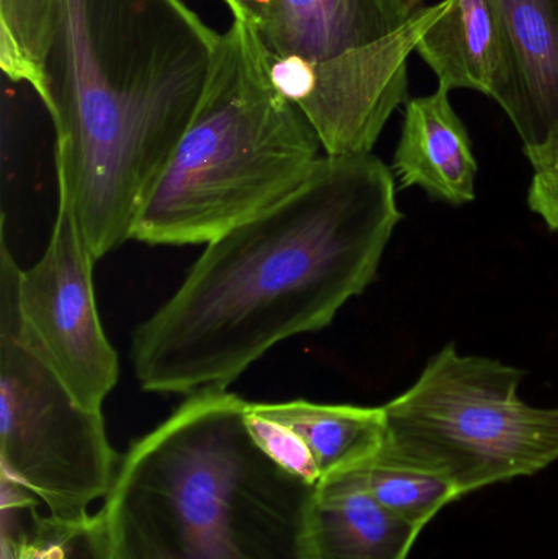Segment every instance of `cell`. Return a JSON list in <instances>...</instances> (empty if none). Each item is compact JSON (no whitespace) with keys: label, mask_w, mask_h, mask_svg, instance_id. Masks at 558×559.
Wrapping results in <instances>:
<instances>
[{"label":"cell","mask_w":558,"mask_h":559,"mask_svg":"<svg viewBox=\"0 0 558 559\" xmlns=\"http://www.w3.org/2000/svg\"><path fill=\"white\" fill-rule=\"evenodd\" d=\"M402 218L392 167L373 153L324 154L300 189L209 242L134 329L141 390H228L275 345L327 328L377 277Z\"/></svg>","instance_id":"6da1fadb"},{"label":"cell","mask_w":558,"mask_h":559,"mask_svg":"<svg viewBox=\"0 0 558 559\" xmlns=\"http://www.w3.org/2000/svg\"><path fill=\"white\" fill-rule=\"evenodd\" d=\"M218 39L183 0H58L43 105L58 189L95 261L131 241L195 117Z\"/></svg>","instance_id":"7a4b0ae2"},{"label":"cell","mask_w":558,"mask_h":559,"mask_svg":"<svg viewBox=\"0 0 558 559\" xmlns=\"http://www.w3.org/2000/svg\"><path fill=\"white\" fill-rule=\"evenodd\" d=\"M248 401L206 388L133 443L102 508L117 559H313L318 485L249 432Z\"/></svg>","instance_id":"3957f363"},{"label":"cell","mask_w":558,"mask_h":559,"mask_svg":"<svg viewBox=\"0 0 558 559\" xmlns=\"http://www.w3.org/2000/svg\"><path fill=\"white\" fill-rule=\"evenodd\" d=\"M324 154L307 118L275 87L261 35L233 20L131 241L206 246L300 189Z\"/></svg>","instance_id":"277c9868"},{"label":"cell","mask_w":558,"mask_h":559,"mask_svg":"<svg viewBox=\"0 0 558 559\" xmlns=\"http://www.w3.org/2000/svg\"><path fill=\"white\" fill-rule=\"evenodd\" d=\"M523 380L520 368L446 345L383 406L379 455L441 476L461 498L543 472L558 460V406L521 400Z\"/></svg>","instance_id":"5b68a950"},{"label":"cell","mask_w":558,"mask_h":559,"mask_svg":"<svg viewBox=\"0 0 558 559\" xmlns=\"http://www.w3.org/2000/svg\"><path fill=\"white\" fill-rule=\"evenodd\" d=\"M20 265L0 248V465L2 478L26 489L49 514H88L114 488L121 460L102 411L75 400L20 329Z\"/></svg>","instance_id":"8992f818"},{"label":"cell","mask_w":558,"mask_h":559,"mask_svg":"<svg viewBox=\"0 0 558 559\" xmlns=\"http://www.w3.org/2000/svg\"><path fill=\"white\" fill-rule=\"evenodd\" d=\"M95 262L68 193L58 189L48 246L38 262L20 272V329L75 400L102 411L117 386L120 361L98 316Z\"/></svg>","instance_id":"52a82bcc"},{"label":"cell","mask_w":558,"mask_h":559,"mask_svg":"<svg viewBox=\"0 0 558 559\" xmlns=\"http://www.w3.org/2000/svg\"><path fill=\"white\" fill-rule=\"evenodd\" d=\"M446 9L448 0L423 5L392 35L331 58L268 51L275 87L307 118L324 153H372L393 111L408 102L409 56Z\"/></svg>","instance_id":"ba28073f"},{"label":"cell","mask_w":558,"mask_h":559,"mask_svg":"<svg viewBox=\"0 0 558 559\" xmlns=\"http://www.w3.org/2000/svg\"><path fill=\"white\" fill-rule=\"evenodd\" d=\"M510 49L504 114L524 150L558 131V0H495Z\"/></svg>","instance_id":"9c48e42d"},{"label":"cell","mask_w":558,"mask_h":559,"mask_svg":"<svg viewBox=\"0 0 558 559\" xmlns=\"http://www.w3.org/2000/svg\"><path fill=\"white\" fill-rule=\"evenodd\" d=\"M392 173L402 189L418 187L454 206L474 202L478 164L451 91L439 85L432 94L406 102Z\"/></svg>","instance_id":"30bf717a"},{"label":"cell","mask_w":558,"mask_h":559,"mask_svg":"<svg viewBox=\"0 0 558 559\" xmlns=\"http://www.w3.org/2000/svg\"><path fill=\"white\" fill-rule=\"evenodd\" d=\"M416 52L441 87L480 92L503 104L511 61L495 0H448V9L419 39Z\"/></svg>","instance_id":"8fae6325"},{"label":"cell","mask_w":558,"mask_h":559,"mask_svg":"<svg viewBox=\"0 0 558 559\" xmlns=\"http://www.w3.org/2000/svg\"><path fill=\"white\" fill-rule=\"evenodd\" d=\"M422 532L383 509L351 472L318 485L310 522L313 559H406Z\"/></svg>","instance_id":"7c38bea8"},{"label":"cell","mask_w":558,"mask_h":559,"mask_svg":"<svg viewBox=\"0 0 558 559\" xmlns=\"http://www.w3.org/2000/svg\"><path fill=\"white\" fill-rule=\"evenodd\" d=\"M409 16L400 0H281L261 38L271 55L324 59L379 41Z\"/></svg>","instance_id":"4fadbf2b"},{"label":"cell","mask_w":558,"mask_h":559,"mask_svg":"<svg viewBox=\"0 0 558 559\" xmlns=\"http://www.w3.org/2000/svg\"><path fill=\"white\" fill-rule=\"evenodd\" d=\"M251 409L294 430L310 450L321 479L356 468L379 455L387 440L382 407L295 400L251 403Z\"/></svg>","instance_id":"5bb4252c"},{"label":"cell","mask_w":558,"mask_h":559,"mask_svg":"<svg viewBox=\"0 0 558 559\" xmlns=\"http://www.w3.org/2000/svg\"><path fill=\"white\" fill-rule=\"evenodd\" d=\"M347 472L353 473L359 485L390 514L419 531H425L446 506L461 499L441 476L390 462L380 455Z\"/></svg>","instance_id":"9a60e30c"},{"label":"cell","mask_w":558,"mask_h":559,"mask_svg":"<svg viewBox=\"0 0 558 559\" xmlns=\"http://www.w3.org/2000/svg\"><path fill=\"white\" fill-rule=\"evenodd\" d=\"M58 0H0V68L12 82L46 97L45 66Z\"/></svg>","instance_id":"2e32d148"},{"label":"cell","mask_w":558,"mask_h":559,"mask_svg":"<svg viewBox=\"0 0 558 559\" xmlns=\"http://www.w3.org/2000/svg\"><path fill=\"white\" fill-rule=\"evenodd\" d=\"M2 559H117L104 511L75 519L38 515L19 537L2 534Z\"/></svg>","instance_id":"e0dca14e"},{"label":"cell","mask_w":558,"mask_h":559,"mask_svg":"<svg viewBox=\"0 0 558 559\" xmlns=\"http://www.w3.org/2000/svg\"><path fill=\"white\" fill-rule=\"evenodd\" d=\"M246 420H248L249 432L254 437L258 445L277 465L310 485H320L321 473L317 462L304 440L294 430L254 413L251 409V403L246 411Z\"/></svg>","instance_id":"ac0fdd59"},{"label":"cell","mask_w":558,"mask_h":559,"mask_svg":"<svg viewBox=\"0 0 558 559\" xmlns=\"http://www.w3.org/2000/svg\"><path fill=\"white\" fill-rule=\"evenodd\" d=\"M531 167L527 202L530 209L546 222L550 231L558 233V131L546 143L524 150Z\"/></svg>","instance_id":"d6986e66"},{"label":"cell","mask_w":558,"mask_h":559,"mask_svg":"<svg viewBox=\"0 0 558 559\" xmlns=\"http://www.w3.org/2000/svg\"><path fill=\"white\" fill-rule=\"evenodd\" d=\"M233 16L238 22L254 28L259 35H264L281 9V0H225Z\"/></svg>","instance_id":"ffe728a7"},{"label":"cell","mask_w":558,"mask_h":559,"mask_svg":"<svg viewBox=\"0 0 558 559\" xmlns=\"http://www.w3.org/2000/svg\"><path fill=\"white\" fill-rule=\"evenodd\" d=\"M400 2L403 3V7H405L408 13L416 12V10L423 7V0H400Z\"/></svg>","instance_id":"44dd1931"}]
</instances>
